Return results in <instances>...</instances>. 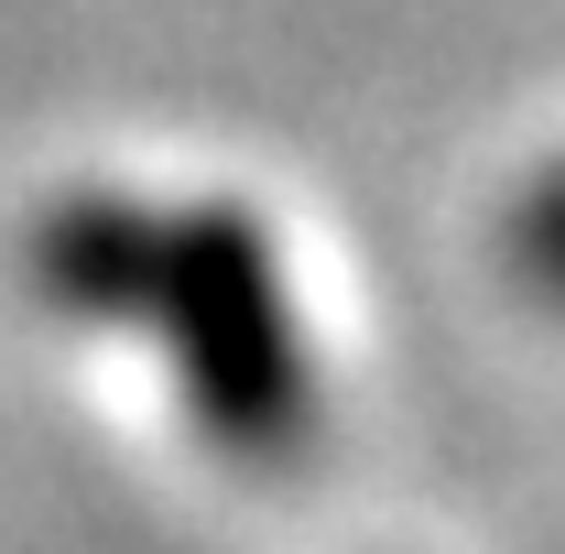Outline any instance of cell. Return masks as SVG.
<instances>
[{
  "label": "cell",
  "instance_id": "6da1fadb",
  "mask_svg": "<svg viewBox=\"0 0 565 554\" xmlns=\"http://www.w3.org/2000/svg\"><path fill=\"white\" fill-rule=\"evenodd\" d=\"M22 273L55 316L152 327L185 414L228 468H294L316 446V359L282 294L273 228L239 207H141V196H55L22 239Z\"/></svg>",
  "mask_w": 565,
  "mask_h": 554
},
{
  "label": "cell",
  "instance_id": "7a4b0ae2",
  "mask_svg": "<svg viewBox=\"0 0 565 554\" xmlns=\"http://www.w3.org/2000/svg\"><path fill=\"white\" fill-rule=\"evenodd\" d=\"M500 239H511V273L533 283V294H555V305H565V163L522 196V207H511V228H500Z\"/></svg>",
  "mask_w": 565,
  "mask_h": 554
}]
</instances>
